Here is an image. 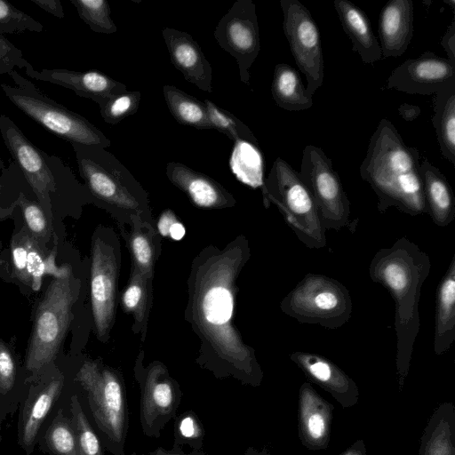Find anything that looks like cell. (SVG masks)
I'll return each instance as SVG.
<instances>
[{"label": "cell", "instance_id": "cell-1", "mask_svg": "<svg viewBox=\"0 0 455 455\" xmlns=\"http://www.w3.org/2000/svg\"><path fill=\"white\" fill-rule=\"evenodd\" d=\"M249 257L243 238L222 252L212 253L197 268L192 294V312L197 328L215 351L235 365L243 382L260 385L263 373L254 350L233 327L235 281Z\"/></svg>", "mask_w": 455, "mask_h": 455}, {"label": "cell", "instance_id": "cell-2", "mask_svg": "<svg viewBox=\"0 0 455 455\" xmlns=\"http://www.w3.org/2000/svg\"><path fill=\"white\" fill-rule=\"evenodd\" d=\"M431 269L427 252L407 237L379 250L369 265L372 282L385 287L395 301L396 374L399 391L408 375L414 343L420 328L421 287Z\"/></svg>", "mask_w": 455, "mask_h": 455}, {"label": "cell", "instance_id": "cell-3", "mask_svg": "<svg viewBox=\"0 0 455 455\" xmlns=\"http://www.w3.org/2000/svg\"><path fill=\"white\" fill-rule=\"evenodd\" d=\"M359 171L376 194L380 213L390 207L411 217L427 213L419 151L407 146L387 119H381L371 135Z\"/></svg>", "mask_w": 455, "mask_h": 455}, {"label": "cell", "instance_id": "cell-4", "mask_svg": "<svg viewBox=\"0 0 455 455\" xmlns=\"http://www.w3.org/2000/svg\"><path fill=\"white\" fill-rule=\"evenodd\" d=\"M78 289V281L70 268H63L40 300L25 356L24 371L28 386L53 364L73 318Z\"/></svg>", "mask_w": 455, "mask_h": 455}, {"label": "cell", "instance_id": "cell-5", "mask_svg": "<svg viewBox=\"0 0 455 455\" xmlns=\"http://www.w3.org/2000/svg\"><path fill=\"white\" fill-rule=\"evenodd\" d=\"M91 198L124 217L149 213L148 194L131 172L106 148L71 144Z\"/></svg>", "mask_w": 455, "mask_h": 455}, {"label": "cell", "instance_id": "cell-6", "mask_svg": "<svg viewBox=\"0 0 455 455\" xmlns=\"http://www.w3.org/2000/svg\"><path fill=\"white\" fill-rule=\"evenodd\" d=\"M0 133L13 162L51 220L54 199L62 192L71 191L91 197L86 187L78 182L69 166L60 157L48 155L36 147L4 114L0 115Z\"/></svg>", "mask_w": 455, "mask_h": 455}, {"label": "cell", "instance_id": "cell-7", "mask_svg": "<svg viewBox=\"0 0 455 455\" xmlns=\"http://www.w3.org/2000/svg\"><path fill=\"white\" fill-rule=\"evenodd\" d=\"M8 75L15 85L0 84L4 94L44 129L70 144L103 148L110 146V140L89 120L47 97L16 69Z\"/></svg>", "mask_w": 455, "mask_h": 455}, {"label": "cell", "instance_id": "cell-8", "mask_svg": "<svg viewBox=\"0 0 455 455\" xmlns=\"http://www.w3.org/2000/svg\"><path fill=\"white\" fill-rule=\"evenodd\" d=\"M262 194L265 202L278 208L287 225L305 246L310 249L326 246V230L315 200L299 172L282 157L274 161L264 180Z\"/></svg>", "mask_w": 455, "mask_h": 455}, {"label": "cell", "instance_id": "cell-9", "mask_svg": "<svg viewBox=\"0 0 455 455\" xmlns=\"http://www.w3.org/2000/svg\"><path fill=\"white\" fill-rule=\"evenodd\" d=\"M75 380L85 392L87 403L101 438V443L114 455H124L128 427L124 387L115 371L85 361ZM99 436V437H100Z\"/></svg>", "mask_w": 455, "mask_h": 455}, {"label": "cell", "instance_id": "cell-10", "mask_svg": "<svg viewBox=\"0 0 455 455\" xmlns=\"http://www.w3.org/2000/svg\"><path fill=\"white\" fill-rule=\"evenodd\" d=\"M280 307L301 323L335 330L350 319L353 305L350 292L342 283L308 273L283 299Z\"/></svg>", "mask_w": 455, "mask_h": 455}, {"label": "cell", "instance_id": "cell-11", "mask_svg": "<svg viewBox=\"0 0 455 455\" xmlns=\"http://www.w3.org/2000/svg\"><path fill=\"white\" fill-rule=\"evenodd\" d=\"M299 174L312 195L325 230L350 226V203L331 160L322 148L307 145Z\"/></svg>", "mask_w": 455, "mask_h": 455}, {"label": "cell", "instance_id": "cell-12", "mask_svg": "<svg viewBox=\"0 0 455 455\" xmlns=\"http://www.w3.org/2000/svg\"><path fill=\"white\" fill-rule=\"evenodd\" d=\"M283 28L296 65L313 96L323 82V56L319 28L308 9L299 0H281Z\"/></svg>", "mask_w": 455, "mask_h": 455}, {"label": "cell", "instance_id": "cell-13", "mask_svg": "<svg viewBox=\"0 0 455 455\" xmlns=\"http://www.w3.org/2000/svg\"><path fill=\"white\" fill-rule=\"evenodd\" d=\"M218 44L236 60L240 80L249 85V69L260 51L256 5L237 0L220 20L214 30Z\"/></svg>", "mask_w": 455, "mask_h": 455}, {"label": "cell", "instance_id": "cell-14", "mask_svg": "<svg viewBox=\"0 0 455 455\" xmlns=\"http://www.w3.org/2000/svg\"><path fill=\"white\" fill-rule=\"evenodd\" d=\"M64 387L65 377L53 364L28 386L19 406L17 424L18 444L27 455H31L35 451L43 426Z\"/></svg>", "mask_w": 455, "mask_h": 455}, {"label": "cell", "instance_id": "cell-15", "mask_svg": "<svg viewBox=\"0 0 455 455\" xmlns=\"http://www.w3.org/2000/svg\"><path fill=\"white\" fill-rule=\"evenodd\" d=\"M455 84V62L426 52L393 69L387 88L409 94L430 95Z\"/></svg>", "mask_w": 455, "mask_h": 455}, {"label": "cell", "instance_id": "cell-16", "mask_svg": "<svg viewBox=\"0 0 455 455\" xmlns=\"http://www.w3.org/2000/svg\"><path fill=\"white\" fill-rule=\"evenodd\" d=\"M117 265L113 248L101 238L93 240L91 265V301L96 332L105 339L115 317Z\"/></svg>", "mask_w": 455, "mask_h": 455}, {"label": "cell", "instance_id": "cell-17", "mask_svg": "<svg viewBox=\"0 0 455 455\" xmlns=\"http://www.w3.org/2000/svg\"><path fill=\"white\" fill-rule=\"evenodd\" d=\"M141 390L140 420L144 433L157 436L174 416L181 392L161 363L150 366L144 377H137Z\"/></svg>", "mask_w": 455, "mask_h": 455}, {"label": "cell", "instance_id": "cell-18", "mask_svg": "<svg viewBox=\"0 0 455 455\" xmlns=\"http://www.w3.org/2000/svg\"><path fill=\"white\" fill-rule=\"evenodd\" d=\"M24 69L30 78L70 89L76 95L93 100L99 107L115 95L127 91L124 84L95 69L88 71L65 68L36 70L30 63Z\"/></svg>", "mask_w": 455, "mask_h": 455}, {"label": "cell", "instance_id": "cell-19", "mask_svg": "<svg viewBox=\"0 0 455 455\" xmlns=\"http://www.w3.org/2000/svg\"><path fill=\"white\" fill-rule=\"evenodd\" d=\"M334 406L323 399L308 382L299 390L298 432L302 445L311 451L327 449Z\"/></svg>", "mask_w": 455, "mask_h": 455}, {"label": "cell", "instance_id": "cell-20", "mask_svg": "<svg viewBox=\"0 0 455 455\" xmlns=\"http://www.w3.org/2000/svg\"><path fill=\"white\" fill-rule=\"evenodd\" d=\"M290 359L313 383L328 392L342 407L355 405L359 399L356 383L337 364L323 355L296 351Z\"/></svg>", "mask_w": 455, "mask_h": 455}, {"label": "cell", "instance_id": "cell-21", "mask_svg": "<svg viewBox=\"0 0 455 455\" xmlns=\"http://www.w3.org/2000/svg\"><path fill=\"white\" fill-rule=\"evenodd\" d=\"M162 35L172 65L185 80L204 92H212L211 64L192 36L172 28H164Z\"/></svg>", "mask_w": 455, "mask_h": 455}, {"label": "cell", "instance_id": "cell-22", "mask_svg": "<svg viewBox=\"0 0 455 455\" xmlns=\"http://www.w3.org/2000/svg\"><path fill=\"white\" fill-rule=\"evenodd\" d=\"M166 175L196 207L220 209L235 203L233 196L222 185L183 163L170 162L166 166Z\"/></svg>", "mask_w": 455, "mask_h": 455}, {"label": "cell", "instance_id": "cell-23", "mask_svg": "<svg viewBox=\"0 0 455 455\" xmlns=\"http://www.w3.org/2000/svg\"><path fill=\"white\" fill-rule=\"evenodd\" d=\"M411 0H390L381 9L379 36L382 58H396L408 48L413 35Z\"/></svg>", "mask_w": 455, "mask_h": 455}, {"label": "cell", "instance_id": "cell-24", "mask_svg": "<svg viewBox=\"0 0 455 455\" xmlns=\"http://www.w3.org/2000/svg\"><path fill=\"white\" fill-rule=\"evenodd\" d=\"M334 8L341 26L350 38L352 49L366 65H373L382 59L379 42L373 33L365 12L349 0H334Z\"/></svg>", "mask_w": 455, "mask_h": 455}, {"label": "cell", "instance_id": "cell-25", "mask_svg": "<svg viewBox=\"0 0 455 455\" xmlns=\"http://www.w3.org/2000/svg\"><path fill=\"white\" fill-rule=\"evenodd\" d=\"M455 340V253L440 280L435 297L434 353H446Z\"/></svg>", "mask_w": 455, "mask_h": 455}, {"label": "cell", "instance_id": "cell-26", "mask_svg": "<svg viewBox=\"0 0 455 455\" xmlns=\"http://www.w3.org/2000/svg\"><path fill=\"white\" fill-rule=\"evenodd\" d=\"M420 177L427 214L436 226L447 227L455 219V196L448 180L427 159L420 163Z\"/></svg>", "mask_w": 455, "mask_h": 455}, {"label": "cell", "instance_id": "cell-27", "mask_svg": "<svg viewBox=\"0 0 455 455\" xmlns=\"http://www.w3.org/2000/svg\"><path fill=\"white\" fill-rule=\"evenodd\" d=\"M419 455H455V406L440 403L430 416L420 437Z\"/></svg>", "mask_w": 455, "mask_h": 455}, {"label": "cell", "instance_id": "cell-28", "mask_svg": "<svg viewBox=\"0 0 455 455\" xmlns=\"http://www.w3.org/2000/svg\"><path fill=\"white\" fill-rule=\"evenodd\" d=\"M271 94L276 105L288 111H301L313 106L299 72L287 63L276 64L271 83Z\"/></svg>", "mask_w": 455, "mask_h": 455}, {"label": "cell", "instance_id": "cell-29", "mask_svg": "<svg viewBox=\"0 0 455 455\" xmlns=\"http://www.w3.org/2000/svg\"><path fill=\"white\" fill-rule=\"evenodd\" d=\"M24 377H19L15 357L9 347L0 340V409L3 420L12 415L28 392Z\"/></svg>", "mask_w": 455, "mask_h": 455}, {"label": "cell", "instance_id": "cell-30", "mask_svg": "<svg viewBox=\"0 0 455 455\" xmlns=\"http://www.w3.org/2000/svg\"><path fill=\"white\" fill-rule=\"evenodd\" d=\"M432 122L442 156L455 164V84L435 93Z\"/></svg>", "mask_w": 455, "mask_h": 455}, {"label": "cell", "instance_id": "cell-31", "mask_svg": "<svg viewBox=\"0 0 455 455\" xmlns=\"http://www.w3.org/2000/svg\"><path fill=\"white\" fill-rule=\"evenodd\" d=\"M163 93L170 113L179 124L200 130L212 129L204 101L174 85H164Z\"/></svg>", "mask_w": 455, "mask_h": 455}, {"label": "cell", "instance_id": "cell-32", "mask_svg": "<svg viewBox=\"0 0 455 455\" xmlns=\"http://www.w3.org/2000/svg\"><path fill=\"white\" fill-rule=\"evenodd\" d=\"M38 443L41 450L51 455H79L76 431L71 418L59 408Z\"/></svg>", "mask_w": 455, "mask_h": 455}, {"label": "cell", "instance_id": "cell-33", "mask_svg": "<svg viewBox=\"0 0 455 455\" xmlns=\"http://www.w3.org/2000/svg\"><path fill=\"white\" fill-rule=\"evenodd\" d=\"M132 220L133 228L129 237V245L132 266L152 280L156 253V231L150 224L143 222L140 216L133 217Z\"/></svg>", "mask_w": 455, "mask_h": 455}, {"label": "cell", "instance_id": "cell-34", "mask_svg": "<svg viewBox=\"0 0 455 455\" xmlns=\"http://www.w3.org/2000/svg\"><path fill=\"white\" fill-rule=\"evenodd\" d=\"M151 279L132 266L131 278L122 295V305L124 310L133 315L140 328L147 323L151 304Z\"/></svg>", "mask_w": 455, "mask_h": 455}, {"label": "cell", "instance_id": "cell-35", "mask_svg": "<svg viewBox=\"0 0 455 455\" xmlns=\"http://www.w3.org/2000/svg\"><path fill=\"white\" fill-rule=\"evenodd\" d=\"M208 118L212 129L224 133L234 142L246 141L255 146L258 140L252 132L231 112L217 106L210 100H204Z\"/></svg>", "mask_w": 455, "mask_h": 455}, {"label": "cell", "instance_id": "cell-36", "mask_svg": "<svg viewBox=\"0 0 455 455\" xmlns=\"http://www.w3.org/2000/svg\"><path fill=\"white\" fill-rule=\"evenodd\" d=\"M69 409L77 439L79 455H104L100 439L92 427L78 395H71Z\"/></svg>", "mask_w": 455, "mask_h": 455}, {"label": "cell", "instance_id": "cell-37", "mask_svg": "<svg viewBox=\"0 0 455 455\" xmlns=\"http://www.w3.org/2000/svg\"><path fill=\"white\" fill-rule=\"evenodd\" d=\"M76 7L80 19L90 28L101 34H113L117 27L111 19V11L106 0H69Z\"/></svg>", "mask_w": 455, "mask_h": 455}, {"label": "cell", "instance_id": "cell-38", "mask_svg": "<svg viewBox=\"0 0 455 455\" xmlns=\"http://www.w3.org/2000/svg\"><path fill=\"white\" fill-rule=\"evenodd\" d=\"M15 203L22 211L25 227L30 235L44 246L49 242L52 231L51 220L38 202L28 199L23 192L19 194Z\"/></svg>", "mask_w": 455, "mask_h": 455}, {"label": "cell", "instance_id": "cell-39", "mask_svg": "<svg viewBox=\"0 0 455 455\" xmlns=\"http://www.w3.org/2000/svg\"><path fill=\"white\" fill-rule=\"evenodd\" d=\"M141 93L138 91L116 94L100 107V116L106 123L116 124L138 111Z\"/></svg>", "mask_w": 455, "mask_h": 455}, {"label": "cell", "instance_id": "cell-40", "mask_svg": "<svg viewBox=\"0 0 455 455\" xmlns=\"http://www.w3.org/2000/svg\"><path fill=\"white\" fill-rule=\"evenodd\" d=\"M44 26L7 1L0 0V34L40 33Z\"/></svg>", "mask_w": 455, "mask_h": 455}, {"label": "cell", "instance_id": "cell-41", "mask_svg": "<svg viewBox=\"0 0 455 455\" xmlns=\"http://www.w3.org/2000/svg\"><path fill=\"white\" fill-rule=\"evenodd\" d=\"M29 242L30 234L24 226L12 238L11 260L14 276L25 285L31 287V279L28 270Z\"/></svg>", "mask_w": 455, "mask_h": 455}, {"label": "cell", "instance_id": "cell-42", "mask_svg": "<svg viewBox=\"0 0 455 455\" xmlns=\"http://www.w3.org/2000/svg\"><path fill=\"white\" fill-rule=\"evenodd\" d=\"M28 63L21 50L0 34V76L9 74L15 68H25Z\"/></svg>", "mask_w": 455, "mask_h": 455}, {"label": "cell", "instance_id": "cell-43", "mask_svg": "<svg viewBox=\"0 0 455 455\" xmlns=\"http://www.w3.org/2000/svg\"><path fill=\"white\" fill-rule=\"evenodd\" d=\"M45 258L43 246L30 235L29 251L28 255V270L31 279V288L37 291L45 273Z\"/></svg>", "mask_w": 455, "mask_h": 455}, {"label": "cell", "instance_id": "cell-44", "mask_svg": "<svg viewBox=\"0 0 455 455\" xmlns=\"http://www.w3.org/2000/svg\"><path fill=\"white\" fill-rule=\"evenodd\" d=\"M157 229L159 234L164 237H169L175 241L183 238L186 229L181 222H180L174 212L167 209L162 212L158 219Z\"/></svg>", "mask_w": 455, "mask_h": 455}, {"label": "cell", "instance_id": "cell-45", "mask_svg": "<svg viewBox=\"0 0 455 455\" xmlns=\"http://www.w3.org/2000/svg\"><path fill=\"white\" fill-rule=\"evenodd\" d=\"M178 429L180 436L185 439L194 440L203 435L195 417L190 414H187L180 419Z\"/></svg>", "mask_w": 455, "mask_h": 455}, {"label": "cell", "instance_id": "cell-46", "mask_svg": "<svg viewBox=\"0 0 455 455\" xmlns=\"http://www.w3.org/2000/svg\"><path fill=\"white\" fill-rule=\"evenodd\" d=\"M440 44L447 52L448 59L455 62V20L447 28Z\"/></svg>", "mask_w": 455, "mask_h": 455}, {"label": "cell", "instance_id": "cell-47", "mask_svg": "<svg viewBox=\"0 0 455 455\" xmlns=\"http://www.w3.org/2000/svg\"><path fill=\"white\" fill-rule=\"evenodd\" d=\"M40 9L53 15L56 18L63 19L64 10L60 0H29Z\"/></svg>", "mask_w": 455, "mask_h": 455}, {"label": "cell", "instance_id": "cell-48", "mask_svg": "<svg viewBox=\"0 0 455 455\" xmlns=\"http://www.w3.org/2000/svg\"><path fill=\"white\" fill-rule=\"evenodd\" d=\"M421 113V109L417 105L403 103L398 107V114L408 122L416 120Z\"/></svg>", "mask_w": 455, "mask_h": 455}, {"label": "cell", "instance_id": "cell-49", "mask_svg": "<svg viewBox=\"0 0 455 455\" xmlns=\"http://www.w3.org/2000/svg\"><path fill=\"white\" fill-rule=\"evenodd\" d=\"M340 455H366V449L363 441H356Z\"/></svg>", "mask_w": 455, "mask_h": 455}, {"label": "cell", "instance_id": "cell-50", "mask_svg": "<svg viewBox=\"0 0 455 455\" xmlns=\"http://www.w3.org/2000/svg\"><path fill=\"white\" fill-rule=\"evenodd\" d=\"M243 455H270V453L267 449L258 450L254 448H249Z\"/></svg>", "mask_w": 455, "mask_h": 455}, {"label": "cell", "instance_id": "cell-51", "mask_svg": "<svg viewBox=\"0 0 455 455\" xmlns=\"http://www.w3.org/2000/svg\"><path fill=\"white\" fill-rule=\"evenodd\" d=\"M148 455H185V454H179V453H174V452H166L164 451V450L162 449H158L157 451H156L154 453H150Z\"/></svg>", "mask_w": 455, "mask_h": 455}, {"label": "cell", "instance_id": "cell-52", "mask_svg": "<svg viewBox=\"0 0 455 455\" xmlns=\"http://www.w3.org/2000/svg\"><path fill=\"white\" fill-rule=\"evenodd\" d=\"M3 418H2V413H1V409H0V445H1V442H2V434H1V426H2V422H3Z\"/></svg>", "mask_w": 455, "mask_h": 455}, {"label": "cell", "instance_id": "cell-53", "mask_svg": "<svg viewBox=\"0 0 455 455\" xmlns=\"http://www.w3.org/2000/svg\"><path fill=\"white\" fill-rule=\"evenodd\" d=\"M5 168L4 163L0 156V169L4 170Z\"/></svg>", "mask_w": 455, "mask_h": 455}, {"label": "cell", "instance_id": "cell-54", "mask_svg": "<svg viewBox=\"0 0 455 455\" xmlns=\"http://www.w3.org/2000/svg\"><path fill=\"white\" fill-rule=\"evenodd\" d=\"M444 3H446V4H450L451 5V7H452V8H454V4H455L454 0H451V1H444Z\"/></svg>", "mask_w": 455, "mask_h": 455}]
</instances>
